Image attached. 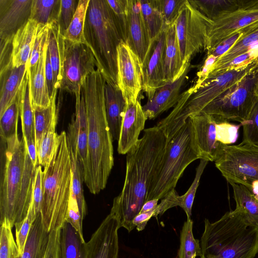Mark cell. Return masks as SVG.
I'll return each instance as SVG.
<instances>
[{
  "instance_id": "1",
  "label": "cell",
  "mask_w": 258,
  "mask_h": 258,
  "mask_svg": "<svg viewBox=\"0 0 258 258\" xmlns=\"http://www.w3.org/2000/svg\"><path fill=\"white\" fill-rule=\"evenodd\" d=\"M166 144L165 135L156 125L145 129L143 136L126 153L124 184L121 191L114 199L110 212L118 217L120 227L128 232L135 228L133 219L147 201Z\"/></svg>"
},
{
  "instance_id": "2",
  "label": "cell",
  "mask_w": 258,
  "mask_h": 258,
  "mask_svg": "<svg viewBox=\"0 0 258 258\" xmlns=\"http://www.w3.org/2000/svg\"><path fill=\"white\" fill-rule=\"evenodd\" d=\"M105 82L97 69L87 76L82 86L88 124L87 166L83 181L94 195L105 188L114 165L113 140L105 105Z\"/></svg>"
},
{
  "instance_id": "3",
  "label": "cell",
  "mask_w": 258,
  "mask_h": 258,
  "mask_svg": "<svg viewBox=\"0 0 258 258\" xmlns=\"http://www.w3.org/2000/svg\"><path fill=\"white\" fill-rule=\"evenodd\" d=\"M5 161L0 186V222L8 220L12 227L26 217L34 189L35 167L24 138L18 136L6 143Z\"/></svg>"
},
{
  "instance_id": "4",
  "label": "cell",
  "mask_w": 258,
  "mask_h": 258,
  "mask_svg": "<svg viewBox=\"0 0 258 258\" xmlns=\"http://www.w3.org/2000/svg\"><path fill=\"white\" fill-rule=\"evenodd\" d=\"M72 167L67 134L58 135L56 145L42 177L41 215L45 229L61 228L67 220L72 190Z\"/></svg>"
},
{
  "instance_id": "5",
  "label": "cell",
  "mask_w": 258,
  "mask_h": 258,
  "mask_svg": "<svg viewBox=\"0 0 258 258\" xmlns=\"http://www.w3.org/2000/svg\"><path fill=\"white\" fill-rule=\"evenodd\" d=\"M200 245L203 258H254L258 227L249 226L235 209L213 223L205 219Z\"/></svg>"
},
{
  "instance_id": "6",
  "label": "cell",
  "mask_w": 258,
  "mask_h": 258,
  "mask_svg": "<svg viewBox=\"0 0 258 258\" xmlns=\"http://www.w3.org/2000/svg\"><path fill=\"white\" fill-rule=\"evenodd\" d=\"M84 33L97 62V69L106 82L118 85L117 47L124 39L107 0H90Z\"/></svg>"
},
{
  "instance_id": "7",
  "label": "cell",
  "mask_w": 258,
  "mask_h": 258,
  "mask_svg": "<svg viewBox=\"0 0 258 258\" xmlns=\"http://www.w3.org/2000/svg\"><path fill=\"white\" fill-rule=\"evenodd\" d=\"M201 156L188 118L167 144L148 191L147 201L161 200L175 189L185 168Z\"/></svg>"
},
{
  "instance_id": "8",
  "label": "cell",
  "mask_w": 258,
  "mask_h": 258,
  "mask_svg": "<svg viewBox=\"0 0 258 258\" xmlns=\"http://www.w3.org/2000/svg\"><path fill=\"white\" fill-rule=\"evenodd\" d=\"M214 162L229 183L250 190L258 182V146L242 142L236 145L221 144Z\"/></svg>"
},
{
  "instance_id": "9",
  "label": "cell",
  "mask_w": 258,
  "mask_h": 258,
  "mask_svg": "<svg viewBox=\"0 0 258 258\" xmlns=\"http://www.w3.org/2000/svg\"><path fill=\"white\" fill-rule=\"evenodd\" d=\"M258 68L217 97L201 112L215 118L245 121L257 97L254 93Z\"/></svg>"
},
{
  "instance_id": "10",
  "label": "cell",
  "mask_w": 258,
  "mask_h": 258,
  "mask_svg": "<svg viewBox=\"0 0 258 258\" xmlns=\"http://www.w3.org/2000/svg\"><path fill=\"white\" fill-rule=\"evenodd\" d=\"M213 21L186 0L174 24L183 66L191 56L207 50Z\"/></svg>"
},
{
  "instance_id": "11",
  "label": "cell",
  "mask_w": 258,
  "mask_h": 258,
  "mask_svg": "<svg viewBox=\"0 0 258 258\" xmlns=\"http://www.w3.org/2000/svg\"><path fill=\"white\" fill-rule=\"evenodd\" d=\"M97 68V62L87 43L62 38L61 90L75 95L79 94L87 76Z\"/></svg>"
},
{
  "instance_id": "12",
  "label": "cell",
  "mask_w": 258,
  "mask_h": 258,
  "mask_svg": "<svg viewBox=\"0 0 258 258\" xmlns=\"http://www.w3.org/2000/svg\"><path fill=\"white\" fill-rule=\"evenodd\" d=\"M212 21L207 52L239 29L258 21V0H240L235 9L220 14Z\"/></svg>"
},
{
  "instance_id": "13",
  "label": "cell",
  "mask_w": 258,
  "mask_h": 258,
  "mask_svg": "<svg viewBox=\"0 0 258 258\" xmlns=\"http://www.w3.org/2000/svg\"><path fill=\"white\" fill-rule=\"evenodd\" d=\"M117 84L126 102L138 99L142 90L141 64L124 42L117 47Z\"/></svg>"
},
{
  "instance_id": "14",
  "label": "cell",
  "mask_w": 258,
  "mask_h": 258,
  "mask_svg": "<svg viewBox=\"0 0 258 258\" xmlns=\"http://www.w3.org/2000/svg\"><path fill=\"white\" fill-rule=\"evenodd\" d=\"M165 30L151 41L141 64L142 90L148 99L152 98L159 88L167 83L165 78L164 68Z\"/></svg>"
},
{
  "instance_id": "15",
  "label": "cell",
  "mask_w": 258,
  "mask_h": 258,
  "mask_svg": "<svg viewBox=\"0 0 258 258\" xmlns=\"http://www.w3.org/2000/svg\"><path fill=\"white\" fill-rule=\"evenodd\" d=\"M75 96V112L69 125L67 137L68 145L77 159L84 180L87 166L88 124L82 87L81 92Z\"/></svg>"
},
{
  "instance_id": "16",
  "label": "cell",
  "mask_w": 258,
  "mask_h": 258,
  "mask_svg": "<svg viewBox=\"0 0 258 258\" xmlns=\"http://www.w3.org/2000/svg\"><path fill=\"white\" fill-rule=\"evenodd\" d=\"M118 217L110 212L91 236L87 244V258H118Z\"/></svg>"
},
{
  "instance_id": "17",
  "label": "cell",
  "mask_w": 258,
  "mask_h": 258,
  "mask_svg": "<svg viewBox=\"0 0 258 258\" xmlns=\"http://www.w3.org/2000/svg\"><path fill=\"white\" fill-rule=\"evenodd\" d=\"M151 42L142 15L140 1L127 0L125 43L138 56L141 64Z\"/></svg>"
},
{
  "instance_id": "18",
  "label": "cell",
  "mask_w": 258,
  "mask_h": 258,
  "mask_svg": "<svg viewBox=\"0 0 258 258\" xmlns=\"http://www.w3.org/2000/svg\"><path fill=\"white\" fill-rule=\"evenodd\" d=\"M33 0H0L1 40H12L29 21Z\"/></svg>"
},
{
  "instance_id": "19",
  "label": "cell",
  "mask_w": 258,
  "mask_h": 258,
  "mask_svg": "<svg viewBox=\"0 0 258 258\" xmlns=\"http://www.w3.org/2000/svg\"><path fill=\"white\" fill-rule=\"evenodd\" d=\"M188 118L201 159L214 161L221 145L217 140V120L203 112L190 115Z\"/></svg>"
},
{
  "instance_id": "20",
  "label": "cell",
  "mask_w": 258,
  "mask_h": 258,
  "mask_svg": "<svg viewBox=\"0 0 258 258\" xmlns=\"http://www.w3.org/2000/svg\"><path fill=\"white\" fill-rule=\"evenodd\" d=\"M147 118L140 102L138 99L126 102L117 151L120 154H126L138 141L141 131L145 127Z\"/></svg>"
},
{
  "instance_id": "21",
  "label": "cell",
  "mask_w": 258,
  "mask_h": 258,
  "mask_svg": "<svg viewBox=\"0 0 258 258\" xmlns=\"http://www.w3.org/2000/svg\"><path fill=\"white\" fill-rule=\"evenodd\" d=\"M189 66L187 67L176 81L167 83L159 88L152 97L148 99L146 103L143 106L147 119L156 118L164 111L174 107L177 103L181 96V88L187 77Z\"/></svg>"
},
{
  "instance_id": "22",
  "label": "cell",
  "mask_w": 258,
  "mask_h": 258,
  "mask_svg": "<svg viewBox=\"0 0 258 258\" xmlns=\"http://www.w3.org/2000/svg\"><path fill=\"white\" fill-rule=\"evenodd\" d=\"M104 100L106 117L112 140L118 141L126 106L125 100L118 85L105 82Z\"/></svg>"
},
{
  "instance_id": "23",
  "label": "cell",
  "mask_w": 258,
  "mask_h": 258,
  "mask_svg": "<svg viewBox=\"0 0 258 258\" xmlns=\"http://www.w3.org/2000/svg\"><path fill=\"white\" fill-rule=\"evenodd\" d=\"M189 64L190 61L185 66L182 64L175 26L173 24L168 26L165 30L164 68L166 82L176 81Z\"/></svg>"
},
{
  "instance_id": "24",
  "label": "cell",
  "mask_w": 258,
  "mask_h": 258,
  "mask_svg": "<svg viewBox=\"0 0 258 258\" xmlns=\"http://www.w3.org/2000/svg\"><path fill=\"white\" fill-rule=\"evenodd\" d=\"M48 42L37 63L27 69L32 106L47 107L51 103L45 75V60Z\"/></svg>"
},
{
  "instance_id": "25",
  "label": "cell",
  "mask_w": 258,
  "mask_h": 258,
  "mask_svg": "<svg viewBox=\"0 0 258 258\" xmlns=\"http://www.w3.org/2000/svg\"><path fill=\"white\" fill-rule=\"evenodd\" d=\"M39 24L30 19L18 31L12 40L11 64L13 67L27 65L29 61Z\"/></svg>"
},
{
  "instance_id": "26",
  "label": "cell",
  "mask_w": 258,
  "mask_h": 258,
  "mask_svg": "<svg viewBox=\"0 0 258 258\" xmlns=\"http://www.w3.org/2000/svg\"><path fill=\"white\" fill-rule=\"evenodd\" d=\"M27 71L26 66L23 65L12 67L0 74V117L20 91Z\"/></svg>"
},
{
  "instance_id": "27",
  "label": "cell",
  "mask_w": 258,
  "mask_h": 258,
  "mask_svg": "<svg viewBox=\"0 0 258 258\" xmlns=\"http://www.w3.org/2000/svg\"><path fill=\"white\" fill-rule=\"evenodd\" d=\"M241 29V36L226 53L216 60L209 74L214 73L237 56L258 46V21Z\"/></svg>"
},
{
  "instance_id": "28",
  "label": "cell",
  "mask_w": 258,
  "mask_h": 258,
  "mask_svg": "<svg viewBox=\"0 0 258 258\" xmlns=\"http://www.w3.org/2000/svg\"><path fill=\"white\" fill-rule=\"evenodd\" d=\"M49 235L50 232L44 227L41 215L39 213L31 226L23 252L19 258H44Z\"/></svg>"
},
{
  "instance_id": "29",
  "label": "cell",
  "mask_w": 258,
  "mask_h": 258,
  "mask_svg": "<svg viewBox=\"0 0 258 258\" xmlns=\"http://www.w3.org/2000/svg\"><path fill=\"white\" fill-rule=\"evenodd\" d=\"M60 258H87V244L68 222L61 228Z\"/></svg>"
},
{
  "instance_id": "30",
  "label": "cell",
  "mask_w": 258,
  "mask_h": 258,
  "mask_svg": "<svg viewBox=\"0 0 258 258\" xmlns=\"http://www.w3.org/2000/svg\"><path fill=\"white\" fill-rule=\"evenodd\" d=\"M229 183L233 189L235 210L241 214L249 226L258 227V200L244 185L233 182Z\"/></svg>"
},
{
  "instance_id": "31",
  "label": "cell",
  "mask_w": 258,
  "mask_h": 258,
  "mask_svg": "<svg viewBox=\"0 0 258 258\" xmlns=\"http://www.w3.org/2000/svg\"><path fill=\"white\" fill-rule=\"evenodd\" d=\"M56 97V94L51 98L50 104L47 107H33L34 113L35 142L37 152L46 134L51 131H55L57 123Z\"/></svg>"
},
{
  "instance_id": "32",
  "label": "cell",
  "mask_w": 258,
  "mask_h": 258,
  "mask_svg": "<svg viewBox=\"0 0 258 258\" xmlns=\"http://www.w3.org/2000/svg\"><path fill=\"white\" fill-rule=\"evenodd\" d=\"M20 116L23 137L25 142L35 143L34 113L30 98V83L27 71L21 89Z\"/></svg>"
},
{
  "instance_id": "33",
  "label": "cell",
  "mask_w": 258,
  "mask_h": 258,
  "mask_svg": "<svg viewBox=\"0 0 258 258\" xmlns=\"http://www.w3.org/2000/svg\"><path fill=\"white\" fill-rule=\"evenodd\" d=\"M62 35L57 20L49 24L48 50L53 70L54 84L56 90L60 89L61 82V44Z\"/></svg>"
},
{
  "instance_id": "34",
  "label": "cell",
  "mask_w": 258,
  "mask_h": 258,
  "mask_svg": "<svg viewBox=\"0 0 258 258\" xmlns=\"http://www.w3.org/2000/svg\"><path fill=\"white\" fill-rule=\"evenodd\" d=\"M140 3L143 19L152 41L166 28L156 0H141Z\"/></svg>"
},
{
  "instance_id": "35",
  "label": "cell",
  "mask_w": 258,
  "mask_h": 258,
  "mask_svg": "<svg viewBox=\"0 0 258 258\" xmlns=\"http://www.w3.org/2000/svg\"><path fill=\"white\" fill-rule=\"evenodd\" d=\"M20 96L21 90L0 117V135L5 143L18 136L17 124L18 117L20 114Z\"/></svg>"
},
{
  "instance_id": "36",
  "label": "cell",
  "mask_w": 258,
  "mask_h": 258,
  "mask_svg": "<svg viewBox=\"0 0 258 258\" xmlns=\"http://www.w3.org/2000/svg\"><path fill=\"white\" fill-rule=\"evenodd\" d=\"M193 221L190 219L183 223L180 235L178 258H196L202 257L200 241L196 239L192 232Z\"/></svg>"
},
{
  "instance_id": "37",
  "label": "cell",
  "mask_w": 258,
  "mask_h": 258,
  "mask_svg": "<svg viewBox=\"0 0 258 258\" xmlns=\"http://www.w3.org/2000/svg\"><path fill=\"white\" fill-rule=\"evenodd\" d=\"M60 1L33 0L30 19L43 26L57 20Z\"/></svg>"
},
{
  "instance_id": "38",
  "label": "cell",
  "mask_w": 258,
  "mask_h": 258,
  "mask_svg": "<svg viewBox=\"0 0 258 258\" xmlns=\"http://www.w3.org/2000/svg\"><path fill=\"white\" fill-rule=\"evenodd\" d=\"M90 0H79L77 9L63 38L74 43H87L84 33L86 16Z\"/></svg>"
},
{
  "instance_id": "39",
  "label": "cell",
  "mask_w": 258,
  "mask_h": 258,
  "mask_svg": "<svg viewBox=\"0 0 258 258\" xmlns=\"http://www.w3.org/2000/svg\"><path fill=\"white\" fill-rule=\"evenodd\" d=\"M202 14L211 20L226 12L235 9L240 0L189 1Z\"/></svg>"
},
{
  "instance_id": "40",
  "label": "cell",
  "mask_w": 258,
  "mask_h": 258,
  "mask_svg": "<svg viewBox=\"0 0 258 258\" xmlns=\"http://www.w3.org/2000/svg\"><path fill=\"white\" fill-rule=\"evenodd\" d=\"M72 167V190L76 196L82 219L83 220L87 214V206L83 194L82 175L78 161L72 148L68 145Z\"/></svg>"
},
{
  "instance_id": "41",
  "label": "cell",
  "mask_w": 258,
  "mask_h": 258,
  "mask_svg": "<svg viewBox=\"0 0 258 258\" xmlns=\"http://www.w3.org/2000/svg\"><path fill=\"white\" fill-rule=\"evenodd\" d=\"M1 224L0 258H19L20 252L13 237L10 222L5 219Z\"/></svg>"
},
{
  "instance_id": "42",
  "label": "cell",
  "mask_w": 258,
  "mask_h": 258,
  "mask_svg": "<svg viewBox=\"0 0 258 258\" xmlns=\"http://www.w3.org/2000/svg\"><path fill=\"white\" fill-rule=\"evenodd\" d=\"M186 0H156L166 28L175 23Z\"/></svg>"
},
{
  "instance_id": "43",
  "label": "cell",
  "mask_w": 258,
  "mask_h": 258,
  "mask_svg": "<svg viewBox=\"0 0 258 258\" xmlns=\"http://www.w3.org/2000/svg\"><path fill=\"white\" fill-rule=\"evenodd\" d=\"M209 161L204 159H200V162L196 168V175L194 180L187 191L181 196V204L180 207L185 212L187 219H190L191 209L197 188L204 170Z\"/></svg>"
},
{
  "instance_id": "44",
  "label": "cell",
  "mask_w": 258,
  "mask_h": 258,
  "mask_svg": "<svg viewBox=\"0 0 258 258\" xmlns=\"http://www.w3.org/2000/svg\"><path fill=\"white\" fill-rule=\"evenodd\" d=\"M37 215L35 213L32 198L26 217L20 223L15 225L16 243L20 255L23 252L24 246L31 226L35 220Z\"/></svg>"
},
{
  "instance_id": "45",
  "label": "cell",
  "mask_w": 258,
  "mask_h": 258,
  "mask_svg": "<svg viewBox=\"0 0 258 258\" xmlns=\"http://www.w3.org/2000/svg\"><path fill=\"white\" fill-rule=\"evenodd\" d=\"M243 126L242 142L258 146V98Z\"/></svg>"
},
{
  "instance_id": "46",
  "label": "cell",
  "mask_w": 258,
  "mask_h": 258,
  "mask_svg": "<svg viewBox=\"0 0 258 258\" xmlns=\"http://www.w3.org/2000/svg\"><path fill=\"white\" fill-rule=\"evenodd\" d=\"M58 135L55 131L47 133L43 139L37 151L38 163L45 168L53 153Z\"/></svg>"
},
{
  "instance_id": "47",
  "label": "cell",
  "mask_w": 258,
  "mask_h": 258,
  "mask_svg": "<svg viewBox=\"0 0 258 258\" xmlns=\"http://www.w3.org/2000/svg\"><path fill=\"white\" fill-rule=\"evenodd\" d=\"M79 1L61 0L57 17L60 32L62 35L70 26L78 8Z\"/></svg>"
},
{
  "instance_id": "48",
  "label": "cell",
  "mask_w": 258,
  "mask_h": 258,
  "mask_svg": "<svg viewBox=\"0 0 258 258\" xmlns=\"http://www.w3.org/2000/svg\"><path fill=\"white\" fill-rule=\"evenodd\" d=\"M216 120L217 141L221 144L227 145L235 143L238 137L240 125L230 123L226 120Z\"/></svg>"
},
{
  "instance_id": "49",
  "label": "cell",
  "mask_w": 258,
  "mask_h": 258,
  "mask_svg": "<svg viewBox=\"0 0 258 258\" xmlns=\"http://www.w3.org/2000/svg\"><path fill=\"white\" fill-rule=\"evenodd\" d=\"M49 24L46 26L40 25L33 44L31 56L27 69L35 66L38 61L45 45L48 42Z\"/></svg>"
},
{
  "instance_id": "50",
  "label": "cell",
  "mask_w": 258,
  "mask_h": 258,
  "mask_svg": "<svg viewBox=\"0 0 258 258\" xmlns=\"http://www.w3.org/2000/svg\"><path fill=\"white\" fill-rule=\"evenodd\" d=\"M83 221L81 217L76 196L72 190L69 202L66 221L70 223L79 234L83 237L82 230Z\"/></svg>"
},
{
  "instance_id": "51",
  "label": "cell",
  "mask_w": 258,
  "mask_h": 258,
  "mask_svg": "<svg viewBox=\"0 0 258 258\" xmlns=\"http://www.w3.org/2000/svg\"><path fill=\"white\" fill-rule=\"evenodd\" d=\"M181 198L175 189L169 192L164 198L161 199L155 209L153 217L157 218L162 215L167 210L176 206H181Z\"/></svg>"
},
{
  "instance_id": "52",
  "label": "cell",
  "mask_w": 258,
  "mask_h": 258,
  "mask_svg": "<svg viewBox=\"0 0 258 258\" xmlns=\"http://www.w3.org/2000/svg\"><path fill=\"white\" fill-rule=\"evenodd\" d=\"M120 25L125 42L127 0H107Z\"/></svg>"
},
{
  "instance_id": "53",
  "label": "cell",
  "mask_w": 258,
  "mask_h": 258,
  "mask_svg": "<svg viewBox=\"0 0 258 258\" xmlns=\"http://www.w3.org/2000/svg\"><path fill=\"white\" fill-rule=\"evenodd\" d=\"M42 177L43 171L41 166L38 165L36 169L33 200L36 215L40 213L42 203Z\"/></svg>"
},
{
  "instance_id": "54",
  "label": "cell",
  "mask_w": 258,
  "mask_h": 258,
  "mask_svg": "<svg viewBox=\"0 0 258 258\" xmlns=\"http://www.w3.org/2000/svg\"><path fill=\"white\" fill-rule=\"evenodd\" d=\"M242 34V30L240 29L222 41L213 49L207 52V55H212L215 57L217 59H218L234 45Z\"/></svg>"
},
{
  "instance_id": "55",
  "label": "cell",
  "mask_w": 258,
  "mask_h": 258,
  "mask_svg": "<svg viewBox=\"0 0 258 258\" xmlns=\"http://www.w3.org/2000/svg\"><path fill=\"white\" fill-rule=\"evenodd\" d=\"M61 228L50 232L49 239L44 258H60Z\"/></svg>"
},
{
  "instance_id": "56",
  "label": "cell",
  "mask_w": 258,
  "mask_h": 258,
  "mask_svg": "<svg viewBox=\"0 0 258 258\" xmlns=\"http://www.w3.org/2000/svg\"><path fill=\"white\" fill-rule=\"evenodd\" d=\"M217 58L212 55H207L204 64L197 73L198 78L193 85L194 91L199 88L204 81L207 78L209 73L215 62Z\"/></svg>"
},
{
  "instance_id": "57",
  "label": "cell",
  "mask_w": 258,
  "mask_h": 258,
  "mask_svg": "<svg viewBox=\"0 0 258 258\" xmlns=\"http://www.w3.org/2000/svg\"><path fill=\"white\" fill-rule=\"evenodd\" d=\"M155 209L144 213H139L133 219V224L138 231L143 230L148 221L153 215Z\"/></svg>"
},
{
  "instance_id": "58",
  "label": "cell",
  "mask_w": 258,
  "mask_h": 258,
  "mask_svg": "<svg viewBox=\"0 0 258 258\" xmlns=\"http://www.w3.org/2000/svg\"><path fill=\"white\" fill-rule=\"evenodd\" d=\"M159 200L153 199L146 201L143 205L140 213L148 212L156 208Z\"/></svg>"
},
{
  "instance_id": "59",
  "label": "cell",
  "mask_w": 258,
  "mask_h": 258,
  "mask_svg": "<svg viewBox=\"0 0 258 258\" xmlns=\"http://www.w3.org/2000/svg\"><path fill=\"white\" fill-rule=\"evenodd\" d=\"M254 93L255 96L258 98V78L254 86Z\"/></svg>"
},
{
  "instance_id": "60",
  "label": "cell",
  "mask_w": 258,
  "mask_h": 258,
  "mask_svg": "<svg viewBox=\"0 0 258 258\" xmlns=\"http://www.w3.org/2000/svg\"><path fill=\"white\" fill-rule=\"evenodd\" d=\"M200 258H203V257H200Z\"/></svg>"
}]
</instances>
